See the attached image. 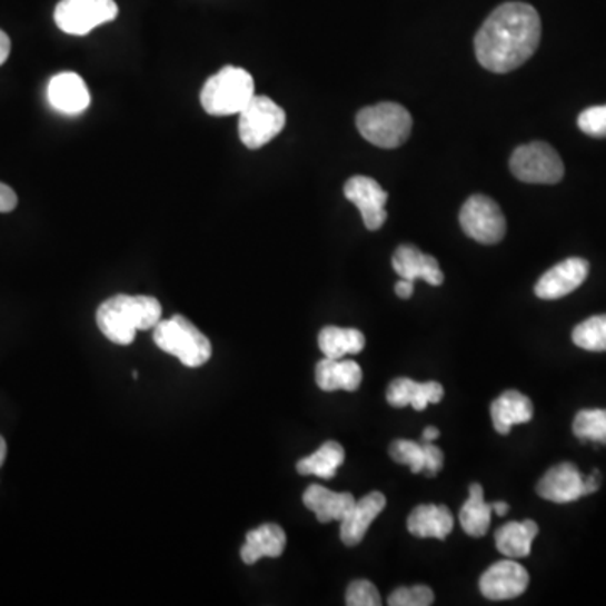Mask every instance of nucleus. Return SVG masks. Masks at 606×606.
Returning <instances> with one entry per match:
<instances>
[{
  "label": "nucleus",
  "mask_w": 606,
  "mask_h": 606,
  "mask_svg": "<svg viewBox=\"0 0 606 606\" xmlns=\"http://www.w3.org/2000/svg\"><path fill=\"white\" fill-rule=\"evenodd\" d=\"M540 18L526 2L499 6L475 34L478 63L493 73H510L533 58L540 42Z\"/></svg>",
  "instance_id": "1"
},
{
  "label": "nucleus",
  "mask_w": 606,
  "mask_h": 606,
  "mask_svg": "<svg viewBox=\"0 0 606 606\" xmlns=\"http://www.w3.org/2000/svg\"><path fill=\"white\" fill-rule=\"evenodd\" d=\"M162 320V306L147 295H115L98 307L97 326L117 346H129L139 330H150Z\"/></svg>",
  "instance_id": "2"
},
{
  "label": "nucleus",
  "mask_w": 606,
  "mask_h": 606,
  "mask_svg": "<svg viewBox=\"0 0 606 606\" xmlns=\"http://www.w3.org/2000/svg\"><path fill=\"white\" fill-rule=\"evenodd\" d=\"M360 136L379 149H398L411 136L413 118L405 107L391 101L362 108L356 117Z\"/></svg>",
  "instance_id": "3"
},
{
  "label": "nucleus",
  "mask_w": 606,
  "mask_h": 606,
  "mask_svg": "<svg viewBox=\"0 0 606 606\" xmlns=\"http://www.w3.org/2000/svg\"><path fill=\"white\" fill-rule=\"evenodd\" d=\"M254 97V77L242 68L225 67L206 81L201 105L212 117H228L239 115Z\"/></svg>",
  "instance_id": "4"
},
{
  "label": "nucleus",
  "mask_w": 606,
  "mask_h": 606,
  "mask_svg": "<svg viewBox=\"0 0 606 606\" xmlns=\"http://www.w3.org/2000/svg\"><path fill=\"white\" fill-rule=\"evenodd\" d=\"M153 342L188 368H201L211 359L212 347L208 337L182 316L160 320L153 327Z\"/></svg>",
  "instance_id": "5"
},
{
  "label": "nucleus",
  "mask_w": 606,
  "mask_h": 606,
  "mask_svg": "<svg viewBox=\"0 0 606 606\" xmlns=\"http://www.w3.org/2000/svg\"><path fill=\"white\" fill-rule=\"evenodd\" d=\"M285 123L287 115L280 105L264 95H255L239 111V139L248 149H261L285 129Z\"/></svg>",
  "instance_id": "6"
},
{
  "label": "nucleus",
  "mask_w": 606,
  "mask_h": 606,
  "mask_svg": "<svg viewBox=\"0 0 606 606\" xmlns=\"http://www.w3.org/2000/svg\"><path fill=\"white\" fill-rule=\"evenodd\" d=\"M510 172L526 185H558L565 177V163L549 143L530 142L514 150Z\"/></svg>",
  "instance_id": "7"
},
{
  "label": "nucleus",
  "mask_w": 606,
  "mask_h": 606,
  "mask_svg": "<svg viewBox=\"0 0 606 606\" xmlns=\"http://www.w3.org/2000/svg\"><path fill=\"white\" fill-rule=\"evenodd\" d=\"M460 226L468 238L481 245L503 241L507 231L506 216L489 196L474 195L465 201L460 211Z\"/></svg>",
  "instance_id": "8"
},
{
  "label": "nucleus",
  "mask_w": 606,
  "mask_h": 606,
  "mask_svg": "<svg viewBox=\"0 0 606 606\" xmlns=\"http://www.w3.org/2000/svg\"><path fill=\"white\" fill-rule=\"evenodd\" d=\"M117 16L115 0H61L56 6L54 21L67 34L87 36L98 26L115 21Z\"/></svg>",
  "instance_id": "9"
},
{
  "label": "nucleus",
  "mask_w": 606,
  "mask_h": 606,
  "mask_svg": "<svg viewBox=\"0 0 606 606\" xmlns=\"http://www.w3.org/2000/svg\"><path fill=\"white\" fill-rule=\"evenodd\" d=\"M344 196L359 209L364 226L369 231H378L383 228L388 212V192L379 186L378 180L368 176H354L344 186Z\"/></svg>",
  "instance_id": "10"
},
{
  "label": "nucleus",
  "mask_w": 606,
  "mask_h": 606,
  "mask_svg": "<svg viewBox=\"0 0 606 606\" xmlns=\"http://www.w3.org/2000/svg\"><path fill=\"white\" fill-rule=\"evenodd\" d=\"M529 586V573L514 559H504L490 566L480 578V592L485 598L513 599L523 595Z\"/></svg>",
  "instance_id": "11"
},
{
  "label": "nucleus",
  "mask_w": 606,
  "mask_h": 606,
  "mask_svg": "<svg viewBox=\"0 0 606 606\" xmlns=\"http://www.w3.org/2000/svg\"><path fill=\"white\" fill-rule=\"evenodd\" d=\"M588 274V261L583 258H568L546 271L537 281L534 291L543 300H558L582 287Z\"/></svg>",
  "instance_id": "12"
},
{
  "label": "nucleus",
  "mask_w": 606,
  "mask_h": 606,
  "mask_svg": "<svg viewBox=\"0 0 606 606\" xmlns=\"http://www.w3.org/2000/svg\"><path fill=\"white\" fill-rule=\"evenodd\" d=\"M537 494L555 504H569L588 496L585 477L573 464H559L549 468L537 484Z\"/></svg>",
  "instance_id": "13"
},
{
  "label": "nucleus",
  "mask_w": 606,
  "mask_h": 606,
  "mask_svg": "<svg viewBox=\"0 0 606 606\" xmlns=\"http://www.w3.org/2000/svg\"><path fill=\"white\" fill-rule=\"evenodd\" d=\"M48 100L59 113L80 115L90 107L91 95L80 74L63 71L49 81Z\"/></svg>",
  "instance_id": "14"
},
{
  "label": "nucleus",
  "mask_w": 606,
  "mask_h": 606,
  "mask_svg": "<svg viewBox=\"0 0 606 606\" xmlns=\"http://www.w3.org/2000/svg\"><path fill=\"white\" fill-rule=\"evenodd\" d=\"M393 268L405 280H425L438 287L444 284L445 275L437 258L423 254L413 245H401L393 255Z\"/></svg>",
  "instance_id": "15"
},
{
  "label": "nucleus",
  "mask_w": 606,
  "mask_h": 606,
  "mask_svg": "<svg viewBox=\"0 0 606 606\" xmlns=\"http://www.w3.org/2000/svg\"><path fill=\"white\" fill-rule=\"evenodd\" d=\"M385 507L386 497L381 493H371L357 500L350 513L340 520V540L349 548L357 546Z\"/></svg>",
  "instance_id": "16"
},
{
  "label": "nucleus",
  "mask_w": 606,
  "mask_h": 606,
  "mask_svg": "<svg viewBox=\"0 0 606 606\" xmlns=\"http://www.w3.org/2000/svg\"><path fill=\"white\" fill-rule=\"evenodd\" d=\"M445 391L440 383H416L408 378L391 381L388 388V403L395 408L413 406L416 411H423L428 405H437L444 398Z\"/></svg>",
  "instance_id": "17"
},
{
  "label": "nucleus",
  "mask_w": 606,
  "mask_h": 606,
  "mask_svg": "<svg viewBox=\"0 0 606 606\" xmlns=\"http://www.w3.org/2000/svg\"><path fill=\"white\" fill-rule=\"evenodd\" d=\"M287 546V534L278 524H264L247 534L241 548L245 565H255L261 558H280Z\"/></svg>",
  "instance_id": "18"
},
{
  "label": "nucleus",
  "mask_w": 606,
  "mask_h": 606,
  "mask_svg": "<svg viewBox=\"0 0 606 606\" xmlns=\"http://www.w3.org/2000/svg\"><path fill=\"white\" fill-rule=\"evenodd\" d=\"M316 381L322 391H356L362 383V369L356 360L324 357L316 366Z\"/></svg>",
  "instance_id": "19"
},
{
  "label": "nucleus",
  "mask_w": 606,
  "mask_h": 606,
  "mask_svg": "<svg viewBox=\"0 0 606 606\" xmlns=\"http://www.w3.org/2000/svg\"><path fill=\"white\" fill-rule=\"evenodd\" d=\"M304 504L307 509L316 513L317 520L320 524L332 523V520H342L352 509L356 499L349 493H332L322 485H310L304 494Z\"/></svg>",
  "instance_id": "20"
},
{
  "label": "nucleus",
  "mask_w": 606,
  "mask_h": 606,
  "mask_svg": "<svg viewBox=\"0 0 606 606\" xmlns=\"http://www.w3.org/2000/svg\"><path fill=\"white\" fill-rule=\"evenodd\" d=\"M533 415L534 406L530 399L523 393L514 391V389L500 395L490 406L494 428L500 435L509 434L514 425L529 423Z\"/></svg>",
  "instance_id": "21"
},
{
  "label": "nucleus",
  "mask_w": 606,
  "mask_h": 606,
  "mask_svg": "<svg viewBox=\"0 0 606 606\" xmlns=\"http://www.w3.org/2000/svg\"><path fill=\"white\" fill-rule=\"evenodd\" d=\"M454 516L448 507L425 504L409 514L408 530L416 537H437L444 540L454 529Z\"/></svg>",
  "instance_id": "22"
},
{
  "label": "nucleus",
  "mask_w": 606,
  "mask_h": 606,
  "mask_svg": "<svg viewBox=\"0 0 606 606\" xmlns=\"http://www.w3.org/2000/svg\"><path fill=\"white\" fill-rule=\"evenodd\" d=\"M537 533H539V527L534 520L504 524L496 533L497 549L506 558H526L530 555V546H533Z\"/></svg>",
  "instance_id": "23"
},
{
  "label": "nucleus",
  "mask_w": 606,
  "mask_h": 606,
  "mask_svg": "<svg viewBox=\"0 0 606 606\" xmlns=\"http://www.w3.org/2000/svg\"><path fill=\"white\" fill-rule=\"evenodd\" d=\"M319 347L324 356L330 359H342L344 356H356L366 347V337L357 329L324 327L319 334Z\"/></svg>",
  "instance_id": "24"
},
{
  "label": "nucleus",
  "mask_w": 606,
  "mask_h": 606,
  "mask_svg": "<svg viewBox=\"0 0 606 606\" xmlns=\"http://www.w3.org/2000/svg\"><path fill=\"white\" fill-rule=\"evenodd\" d=\"M490 517H493V504L485 503L480 484H471L470 496L460 510L461 527L468 536H485L490 527Z\"/></svg>",
  "instance_id": "25"
},
{
  "label": "nucleus",
  "mask_w": 606,
  "mask_h": 606,
  "mask_svg": "<svg viewBox=\"0 0 606 606\" xmlns=\"http://www.w3.org/2000/svg\"><path fill=\"white\" fill-rule=\"evenodd\" d=\"M346 451L337 441H326L316 454L301 458L297 464L300 475H317L320 478L336 477L337 468L344 464Z\"/></svg>",
  "instance_id": "26"
},
{
  "label": "nucleus",
  "mask_w": 606,
  "mask_h": 606,
  "mask_svg": "<svg viewBox=\"0 0 606 606\" xmlns=\"http://www.w3.org/2000/svg\"><path fill=\"white\" fill-rule=\"evenodd\" d=\"M573 342L592 352H606V314L589 317L573 330Z\"/></svg>",
  "instance_id": "27"
},
{
  "label": "nucleus",
  "mask_w": 606,
  "mask_h": 606,
  "mask_svg": "<svg viewBox=\"0 0 606 606\" xmlns=\"http://www.w3.org/2000/svg\"><path fill=\"white\" fill-rule=\"evenodd\" d=\"M573 434L579 440L606 445V409H583L573 421Z\"/></svg>",
  "instance_id": "28"
},
{
  "label": "nucleus",
  "mask_w": 606,
  "mask_h": 606,
  "mask_svg": "<svg viewBox=\"0 0 606 606\" xmlns=\"http://www.w3.org/2000/svg\"><path fill=\"white\" fill-rule=\"evenodd\" d=\"M389 455L396 464L409 465L413 474L425 471V448L411 440H395L389 447Z\"/></svg>",
  "instance_id": "29"
},
{
  "label": "nucleus",
  "mask_w": 606,
  "mask_h": 606,
  "mask_svg": "<svg viewBox=\"0 0 606 606\" xmlns=\"http://www.w3.org/2000/svg\"><path fill=\"white\" fill-rule=\"evenodd\" d=\"M435 595L428 586L418 585L413 588H398L389 596V606H428L434 605Z\"/></svg>",
  "instance_id": "30"
},
{
  "label": "nucleus",
  "mask_w": 606,
  "mask_h": 606,
  "mask_svg": "<svg viewBox=\"0 0 606 606\" xmlns=\"http://www.w3.org/2000/svg\"><path fill=\"white\" fill-rule=\"evenodd\" d=\"M346 603L349 606H379L383 602L378 588L371 582L357 579L347 588Z\"/></svg>",
  "instance_id": "31"
},
{
  "label": "nucleus",
  "mask_w": 606,
  "mask_h": 606,
  "mask_svg": "<svg viewBox=\"0 0 606 606\" xmlns=\"http://www.w3.org/2000/svg\"><path fill=\"white\" fill-rule=\"evenodd\" d=\"M578 127L586 136L606 139V105L583 110L578 117Z\"/></svg>",
  "instance_id": "32"
},
{
  "label": "nucleus",
  "mask_w": 606,
  "mask_h": 606,
  "mask_svg": "<svg viewBox=\"0 0 606 606\" xmlns=\"http://www.w3.org/2000/svg\"><path fill=\"white\" fill-rule=\"evenodd\" d=\"M423 448H425V474L428 477H435L444 468V451L431 444H423Z\"/></svg>",
  "instance_id": "33"
},
{
  "label": "nucleus",
  "mask_w": 606,
  "mask_h": 606,
  "mask_svg": "<svg viewBox=\"0 0 606 606\" xmlns=\"http://www.w3.org/2000/svg\"><path fill=\"white\" fill-rule=\"evenodd\" d=\"M16 206H18V196H16L14 189L0 182V212L14 211Z\"/></svg>",
  "instance_id": "34"
},
{
  "label": "nucleus",
  "mask_w": 606,
  "mask_h": 606,
  "mask_svg": "<svg viewBox=\"0 0 606 606\" xmlns=\"http://www.w3.org/2000/svg\"><path fill=\"white\" fill-rule=\"evenodd\" d=\"M9 54H11V39L0 29V67L8 61Z\"/></svg>",
  "instance_id": "35"
},
{
  "label": "nucleus",
  "mask_w": 606,
  "mask_h": 606,
  "mask_svg": "<svg viewBox=\"0 0 606 606\" xmlns=\"http://www.w3.org/2000/svg\"><path fill=\"white\" fill-rule=\"evenodd\" d=\"M395 290L399 298H403V300H408V298L411 297L413 291H415V287H413V281L401 278V280L395 285Z\"/></svg>",
  "instance_id": "36"
},
{
  "label": "nucleus",
  "mask_w": 606,
  "mask_h": 606,
  "mask_svg": "<svg viewBox=\"0 0 606 606\" xmlns=\"http://www.w3.org/2000/svg\"><path fill=\"white\" fill-rule=\"evenodd\" d=\"M440 437V430L435 427H428L425 428V431H423V444H431V441L437 440V438Z\"/></svg>",
  "instance_id": "37"
},
{
  "label": "nucleus",
  "mask_w": 606,
  "mask_h": 606,
  "mask_svg": "<svg viewBox=\"0 0 606 606\" xmlns=\"http://www.w3.org/2000/svg\"><path fill=\"white\" fill-rule=\"evenodd\" d=\"M493 510L497 514V516H506L507 513H509V506H507L506 503H496L493 504Z\"/></svg>",
  "instance_id": "38"
},
{
  "label": "nucleus",
  "mask_w": 606,
  "mask_h": 606,
  "mask_svg": "<svg viewBox=\"0 0 606 606\" xmlns=\"http://www.w3.org/2000/svg\"><path fill=\"white\" fill-rule=\"evenodd\" d=\"M6 457H8V445H6L4 438L0 437V467L4 465Z\"/></svg>",
  "instance_id": "39"
}]
</instances>
